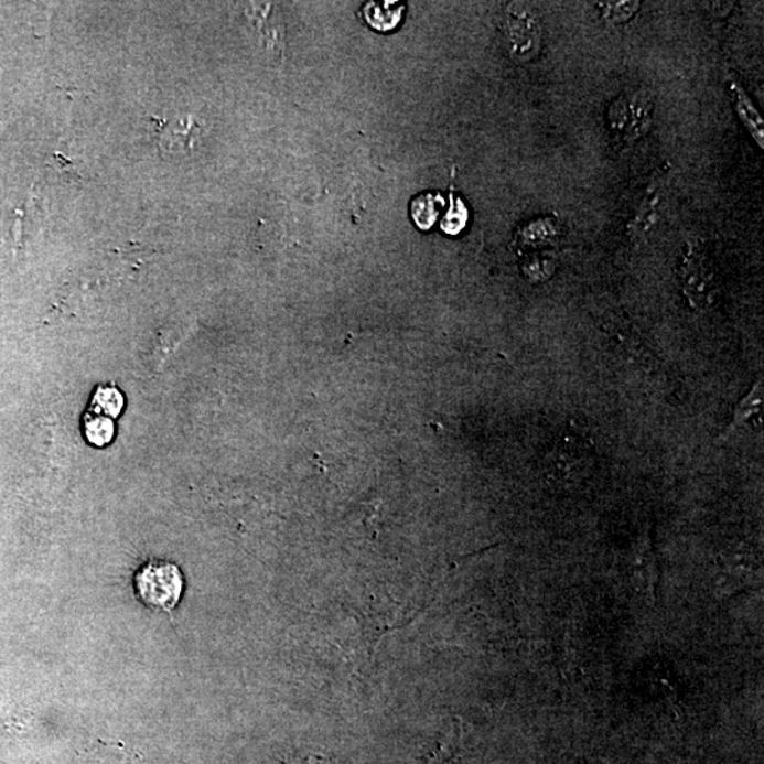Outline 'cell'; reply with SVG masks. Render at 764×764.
Here are the masks:
<instances>
[{
  "label": "cell",
  "instance_id": "5bb4252c",
  "mask_svg": "<svg viewBox=\"0 0 764 764\" xmlns=\"http://www.w3.org/2000/svg\"><path fill=\"white\" fill-rule=\"evenodd\" d=\"M467 212L461 200H454L451 212L446 214L442 223V228L448 234H458L466 226Z\"/></svg>",
  "mask_w": 764,
  "mask_h": 764
},
{
  "label": "cell",
  "instance_id": "6da1fadb",
  "mask_svg": "<svg viewBox=\"0 0 764 764\" xmlns=\"http://www.w3.org/2000/svg\"><path fill=\"white\" fill-rule=\"evenodd\" d=\"M504 36L514 60L528 63L536 58L542 44L537 10L527 3H509L504 12Z\"/></svg>",
  "mask_w": 764,
  "mask_h": 764
},
{
  "label": "cell",
  "instance_id": "5b68a950",
  "mask_svg": "<svg viewBox=\"0 0 764 764\" xmlns=\"http://www.w3.org/2000/svg\"><path fill=\"white\" fill-rule=\"evenodd\" d=\"M137 587L143 602L172 611L182 593V575L172 563H149L139 572Z\"/></svg>",
  "mask_w": 764,
  "mask_h": 764
},
{
  "label": "cell",
  "instance_id": "7a4b0ae2",
  "mask_svg": "<svg viewBox=\"0 0 764 764\" xmlns=\"http://www.w3.org/2000/svg\"><path fill=\"white\" fill-rule=\"evenodd\" d=\"M681 284L689 304L697 311L713 306L719 297V283L711 261L698 244H688L681 265Z\"/></svg>",
  "mask_w": 764,
  "mask_h": 764
},
{
  "label": "cell",
  "instance_id": "277c9868",
  "mask_svg": "<svg viewBox=\"0 0 764 764\" xmlns=\"http://www.w3.org/2000/svg\"><path fill=\"white\" fill-rule=\"evenodd\" d=\"M653 112V99L644 89L623 94L609 108V128L624 142L636 141L652 128Z\"/></svg>",
  "mask_w": 764,
  "mask_h": 764
},
{
  "label": "cell",
  "instance_id": "52a82bcc",
  "mask_svg": "<svg viewBox=\"0 0 764 764\" xmlns=\"http://www.w3.org/2000/svg\"><path fill=\"white\" fill-rule=\"evenodd\" d=\"M731 92L733 95V101H735L736 112L739 118L752 138L755 139L758 147L764 148V123L762 115L758 114L755 104H753L751 97L745 93V89L741 87V84L732 79Z\"/></svg>",
  "mask_w": 764,
  "mask_h": 764
},
{
  "label": "cell",
  "instance_id": "9c48e42d",
  "mask_svg": "<svg viewBox=\"0 0 764 764\" xmlns=\"http://www.w3.org/2000/svg\"><path fill=\"white\" fill-rule=\"evenodd\" d=\"M84 433L94 446H105L112 441L115 428L111 418L88 412L84 419Z\"/></svg>",
  "mask_w": 764,
  "mask_h": 764
},
{
  "label": "cell",
  "instance_id": "8992f818",
  "mask_svg": "<svg viewBox=\"0 0 764 764\" xmlns=\"http://www.w3.org/2000/svg\"><path fill=\"white\" fill-rule=\"evenodd\" d=\"M667 206L666 180L658 174L648 184L647 192L644 193L643 202L637 208L636 216L628 224V236L636 241H644L656 232L660 224L664 209Z\"/></svg>",
  "mask_w": 764,
  "mask_h": 764
},
{
  "label": "cell",
  "instance_id": "ba28073f",
  "mask_svg": "<svg viewBox=\"0 0 764 764\" xmlns=\"http://www.w3.org/2000/svg\"><path fill=\"white\" fill-rule=\"evenodd\" d=\"M125 398L117 387L99 386L95 389L89 412L112 419L121 416Z\"/></svg>",
  "mask_w": 764,
  "mask_h": 764
},
{
  "label": "cell",
  "instance_id": "8fae6325",
  "mask_svg": "<svg viewBox=\"0 0 764 764\" xmlns=\"http://www.w3.org/2000/svg\"><path fill=\"white\" fill-rule=\"evenodd\" d=\"M762 411V384H757L755 388L752 389L751 394L746 397L745 401L741 402L739 406L735 417V424L755 423L761 421Z\"/></svg>",
  "mask_w": 764,
  "mask_h": 764
},
{
  "label": "cell",
  "instance_id": "7c38bea8",
  "mask_svg": "<svg viewBox=\"0 0 764 764\" xmlns=\"http://www.w3.org/2000/svg\"><path fill=\"white\" fill-rule=\"evenodd\" d=\"M602 9L603 19L609 23L617 24L631 20L637 10L641 9V2H604L599 3Z\"/></svg>",
  "mask_w": 764,
  "mask_h": 764
},
{
  "label": "cell",
  "instance_id": "4fadbf2b",
  "mask_svg": "<svg viewBox=\"0 0 764 764\" xmlns=\"http://www.w3.org/2000/svg\"><path fill=\"white\" fill-rule=\"evenodd\" d=\"M556 234L557 224L553 223V219H541V222L534 223L526 228L524 238H526V243L537 246V243L551 241V239L556 237Z\"/></svg>",
  "mask_w": 764,
  "mask_h": 764
},
{
  "label": "cell",
  "instance_id": "3957f363",
  "mask_svg": "<svg viewBox=\"0 0 764 764\" xmlns=\"http://www.w3.org/2000/svg\"><path fill=\"white\" fill-rule=\"evenodd\" d=\"M548 477L558 483H579L592 472L593 449L581 438L567 434L553 442L544 459Z\"/></svg>",
  "mask_w": 764,
  "mask_h": 764
},
{
  "label": "cell",
  "instance_id": "30bf717a",
  "mask_svg": "<svg viewBox=\"0 0 764 764\" xmlns=\"http://www.w3.org/2000/svg\"><path fill=\"white\" fill-rule=\"evenodd\" d=\"M443 204L442 200L439 197H433L432 194H424V196H419L413 200L412 203V216L419 227L429 228L432 227L434 218H437L439 213V207Z\"/></svg>",
  "mask_w": 764,
  "mask_h": 764
}]
</instances>
